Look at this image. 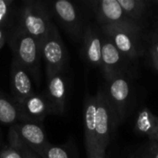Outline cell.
Here are the masks:
<instances>
[{
  "label": "cell",
  "instance_id": "6da1fadb",
  "mask_svg": "<svg viewBox=\"0 0 158 158\" xmlns=\"http://www.w3.org/2000/svg\"><path fill=\"white\" fill-rule=\"evenodd\" d=\"M51 24L49 8L42 1H25L19 9L17 27L36 39L41 44L45 39Z\"/></svg>",
  "mask_w": 158,
  "mask_h": 158
},
{
  "label": "cell",
  "instance_id": "7a4b0ae2",
  "mask_svg": "<svg viewBox=\"0 0 158 158\" xmlns=\"http://www.w3.org/2000/svg\"><path fill=\"white\" fill-rule=\"evenodd\" d=\"M9 46L13 52V59L21 65L35 81L39 80L41 57V44L16 27L8 38Z\"/></svg>",
  "mask_w": 158,
  "mask_h": 158
},
{
  "label": "cell",
  "instance_id": "3957f363",
  "mask_svg": "<svg viewBox=\"0 0 158 158\" xmlns=\"http://www.w3.org/2000/svg\"><path fill=\"white\" fill-rule=\"evenodd\" d=\"M41 56L45 64L47 77L64 70L68 61V51L57 27L53 22L41 44Z\"/></svg>",
  "mask_w": 158,
  "mask_h": 158
},
{
  "label": "cell",
  "instance_id": "277c9868",
  "mask_svg": "<svg viewBox=\"0 0 158 158\" xmlns=\"http://www.w3.org/2000/svg\"><path fill=\"white\" fill-rule=\"evenodd\" d=\"M106 81L107 85L105 92L113 113L116 127L123 121L126 116L131 97V84L124 71L115 74Z\"/></svg>",
  "mask_w": 158,
  "mask_h": 158
},
{
  "label": "cell",
  "instance_id": "5b68a950",
  "mask_svg": "<svg viewBox=\"0 0 158 158\" xmlns=\"http://www.w3.org/2000/svg\"><path fill=\"white\" fill-rule=\"evenodd\" d=\"M48 8L72 38L76 40L82 38L84 31L82 16L74 3L69 0H57L51 3Z\"/></svg>",
  "mask_w": 158,
  "mask_h": 158
},
{
  "label": "cell",
  "instance_id": "8992f818",
  "mask_svg": "<svg viewBox=\"0 0 158 158\" xmlns=\"http://www.w3.org/2000/svg\"><path fill=\"white\" fill-rule=\"evenodd\" d=\"M102 30L124 57L133 59L143 54L139 39L140 30L122 26H104Z\"/></svg>",
  "mask_w": 158,
  "mask_h": 158
},
{
  "label": "cell",
  "instance_id": "52a82bcc",
  "mask_svg": "<svg viewBox=\"0 0 158 158\" xmlns=\"http://www.w3.org/2000/svg\"><path fill=\"white\" fill-rule=\"evenodd\" d=\"M92 8L99 24L104 26H122L141 30L138 23L127 17L118 0H100L92 2Z\"/></svg>",
  "mask_w": 158,
  "mask_h": 158
},
{
  "label": "cell",
  "instance_id": "ba28073f",
  "mask_svg": "<svg viewBox=\"0 0 158 158\" xmlns=\"http://www.w3.org/2000/svg\"><path fill=\"white\" fill-rule=\"evenodd\" d=\"M113 128H115L113 113L105 89H100L96 94V148L102 149L104 151L106 150L109 144L110 135Z\"/></svg>",
  "mask_w": 158,
  "mask_h": 158
},
{
  "label": "cell",
  "instance_id": "9c48e42d",
  "mask_svg": "<svg viewBox=\"0 0 158 158\" xmlns=\"http://www.w3.org/2000/svg\"><path fill=\"white\" fill-rule=\"evenodd\" d=\"M19 109V120L22 122L40 123L44 118L53 114L49 101L44 94H33L20 104H17Z\"/></svg>",
  "mask_w": 158,
  "mask_h": 158
},
{
  "label": "cell",
  "instance_id": "30bf717a",
  "mask_svg": "<svg viewBox=\"0 0 158 158\" xmlns=\"http://www.w3.org/2000/svg\"><path fill=\"white\" fill-rule=\"evenodd\" d=\"M18 139L37 156H41L43 150L49 143L44 129L40 123L21 122L12 126Z\"/></svg>",
  "mask_w": 158,
  "mask_h": 158
},
{
  "label": "cell",
  "instance_id": "8fae6325",
  "mask_svg": "<svg viewBox=\"0 0 158 158\" xmlns=\"http://www.w3.org/2000/svg\"><path fill=\"white\" fill-rule=\"evenodd\" d=\"M44 94L51 105L53 114H63L68 94V81L64 70L47 77V88Z\"/></svg>",
  "mask_w": 158,
  "mask_h": 158
},
{
  "label": "cell",
  "instance_id": "7c38bea8",
  "mask_svg": "<svg viewBox=\"0 0 158 158\" xmlns=\"http://www.w3.org/2000/svg\"><path fill=\"white\" fill-rule=\"evenodd\" d=\"M11 93L17 104L22 103L34 94L30 74L14 59L11 64Z\"/></svg>",
  "mask_w": 158,
  "mask_h": 158
},
{
  "label": "cell",
  "instance_id": "4fadbf2b",
  "mask_svg": "<svg viewBox=\"0 0 158 158\" xmlns=\"http://www.w3.org/2000/svg\"><path fill=\"white\" fill-rule=\"evenodd\" d=\"M124 56L117 49L111 39L104 33L102 37V55H101V70L106 80L110 79L115 74L123 71Z\"/></svg>",
  "mask_w": 158,
  "mask_h": 158
},
{
  "label": "cell",
  "instance_id": "5bb4252c",
  "mask_svg": "<svg viewBox=\"0 0 158 158\" xmlns=\"http://www.w3.org/2000/svg\"><path fill=\"white\" fill-rule=\"evenodd\" d=\"M84 139L87 157L96 149L95 127H96V95L87 94L83 105Z\"/></svg>",
  "mask_w": 158,
  "mask_h": 158
},
{
  "label": "cell",
  "instance_id": "9a60e30c",
  "mask_svg": "<svg viewBox=\"0 0 158 158\" xmlns=\"http://www.w3.org/2000/svg\"><path fill=\"white\" fill-rule=\"evenodd\" d=\"M82 41V52L86 61L90 65L101 69L102 37L94 28L87 25L84 27Z\"/></svg>",
  "mask_w": 158,
  "mask_h": 158
},
{
  "label": "cell",
  "instance_id": "2e32d148",
  "mask_svg": "<svg viewBox=\"0 0 158 158\" xmlns=\"http://www.w3.org/2000/svg\"><path fill=\"white\" fill-rule=\"evenodd\" d=\"M134 130L155 142L158 136V117L148 107H143L136 118Z\"/></svg>",
  "mask_w": 158,
  "mask_h": 158
},
{
  "label": "cell",
  "instance_id": "e0dca14e",
  "mask_svg": "<svg viewBox=\"0 0 158 158\" xmlns=\"http://www.w3.org/2000/svg\"><path fill=\"white\" fill-rule=\"evenodd\" d=\"M19 120L17 103L0 92V122L6 125L13 124Z\"/></svg>",
  "mask_w": 158,
  "mask_h": 158
},
{
  "label": "cell",
  "instance_id": "ac0fdd59",
  "mask_svg": "<svg viewBox=\"0 0 158 158\" xmlns=\"http://www.w3.org/2000/svg\"><path fill=\"white\" fill-rule=\"evenodd\" d=\"M123 11L134 22L138 23L146 11V2L143 0H118Z\"/></svg>",
  "mask_w": 158,
  "mask_h": 158
},
{
  "label": "cell",
  "instance_id": "d6986e66",
  "mask_svg": "<svg viewBox=\"0 0 158 158\" xmlns=\"http://www.w3.org/2000/svg\"><path fill=\"white\" fill-rule=\"evenodd\" d=\"M41 158H77L76 149L69 145H55L48 143L43 150Z\"/></svg>",
  "mask_w": 158,
  "mask_h": 158
},
{
  "label": "cell",
  "instance_id": "ffe728a7",
  "mask_svg": "<svg viewBox=\"0 0 158 158\" xmlns=\"http://www.w3.org/2000/svg\"><path fill=\"white\" fill-rule=\"evenodd\" d=\"M9 143L0 152V158H23V154L20 148L19 139L13 130L10 128L8 134Z\"/></svg>",
  "mask_w": 158,
  "mask_h": 158
},
{
  "label": "cell",
  "instance_id": "44dd1931",
  "mask_svg": "<svg viewBox=\"0 0 158 158\" xmlns=\"http://www.w3.org/2000/svg\"><path fill=\"white\" fill-rule=\"evenodd\" d=\"M13 0H0V27L6 28L8 24L13 10Z\"/></svg>",
  "mask_w": 158,
  "mask_h": 158
},
{
  "label": "cell",
  "instance_id": "7402d4cb",
  "mask_svg": "<svg viewBox=\"0 0 158 158\" xmlns=\"http://www.w3.org/2000/svg\"><path fill=\"white\" fill-rule=\"evenodd\" d=\"M19 142L20 148H21V151H22V154H23V158H40L39 156H37L33 151H31L30 148L25 146L19 140Z\"/></svg>",
  "mask_w": 158,
  "mask_h": 158
},
{
  "label": "cell",
  "instance_id": "603a6c76",
  "mask_svg": "<svg viewBox=\"0 0 158 158\" xmlns=\"http://www.w3.org/2000/svg\"><path fill=\"white\" fill-rule=\"evenodd\" d=\"M88 158H106V151L96 148L94 152L91 155V156Z\"/></svg>",
  "mask_w": 158,
  "mask_h": 158
},
{
  "label": "cell",
  "instance_id": "cb8c5ba5",
  "mask_svg": "<svg viewBox=\"0 0 158 158\" xmlns=\"http://www.w3.org/2000/svg\"><path fill=\"white\" fill-rule=\"evenodd\" d=\"M6 40V32L5 27H0V48L3 47Z\"/></svg>",
  "mask_w": 158,
  "mask_h": 158
},
{
  "label": "cell",
  "instance_id": "d4e9b609",
  "mask_svg": "<svg viewBox=\"0 0 158 158\" xmlns=\"http://www.w3.org/2000/svg\"><path fill=\"white\" fill-rule=\"evenodd\" d=\"M151 56L158 59V42H155L151 44Z\"/></svg>",
  "mask_w": 158,
  "mask_h": 158
},
{
  "label": "cell",
  "instance_id": "484cf974",
  "mask_svg": "<svg viewBox=\"0 0 158 158\" xmlns=\"http://www.w3.org/2000/svg\"><path fill=\"white\" fill-rule=\"evenodd\" d=\"M146 158H158V146L153 151V153L148 155Z\"/></svg>",
  "mask_w": 158,
  "mask_h": 158
},
{
  "label": "cell",
  "instance_id": "4316f807",
  "mask_svg": "<svg viewBox=\"0 0 158 158\" xmlns=\"http://www.w3.org/2000/svg\"><path fill=\"white\" fill-rule=\"evenodd\" d=\"M152 62H153V64H154V67L156 69V70H158V59L157 58H156V57H153V56H152Z\"/></svg>",
  "mask_w": 158,
  "mask_h": 158
},
{
  "label": "cell",
  "instance_id": "83f0119b",
  "mask_svg": "<svg viewBox=\"0 0 158 158\" xmlns=\"http://www.w3.org/2000/svg\"><path fill=\"white\" fill-rule=\"evenodd\" d=\"M155 142H156V143H157V144H158V136L156 137V141H155Z\"/></svg>",
  "mask_w": 158,
  "mask_h": 158
}]
</instances>
